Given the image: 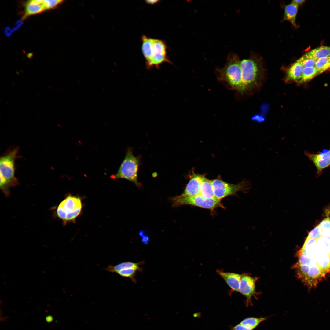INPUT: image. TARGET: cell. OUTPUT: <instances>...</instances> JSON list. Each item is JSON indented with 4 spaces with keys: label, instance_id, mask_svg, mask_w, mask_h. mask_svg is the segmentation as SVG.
<instances>
[{
    "label": "cell",
    "instance_id": "1",
    "mask_svg": "<svg viewBox=\"0 0 330 330\" xmlns=\"http://www.w3.org/2000/svg\"><path fill=\"white\" fill-rule=\"evenodd\" d=\"M215 73L218 80L224 83L228 88L240 93L245 91L240 61L236 54L230 52L224 66L222 68H216Z\"/></svg>",
    "mask_w": 330,
    "mask_h": 330
},
{
    "label": "cell",
    "instance_id": "2",
    "mask_svg": "<svg viewBox=\"0 0 330 330\" xmlns=\"http://www.w3.org/2000/svg\"><path fill=\"white\" fill-rule=\"evenodd\" d=\"M16 147L2 156L0 159V187L6 196L10 194L9 188L19 184L15 176V161L19 152Z\"/></svg>",
    "mask_w": 330,
    "mask_h": 330
},
{
    "label": "cell",
    "instance_id": "3",
    "mask_svg": "<svg viewBox=\"0 0 330 330\" xmlns=\"http://www.w3.org/2000/svg\"><path fill=\"white\" fill-rule=\"evenodd\" d=\"M139 166L138 159L134 155L132 149L129 148L117 172L113 176V178L126 179L139 186L140 184L138 180Z\"/></svg>",
    "mask_w": 330,
    "mask_h": 330
},
{
    "label": "cell",
    "instance_id": "4",
    "mask_svg": "<svg viewBox=\"0 0 330 330\" xmlns=\"http://www.w3.org/2000/svg\"><path fill=\"white\" fill-rule=\"evenodd\" d=\"M82 205L79 197L68 196L58 205L56 209V215L64 223L75 220L81 213Z\"/></svg>",
    "mask_w": 330,
    "mask_h": 330
},
{
    "label": "cell",
    "instance_id": "5",
    "mask_svg": "<svg viewBox=\"0 0 330 330\" xmlns=\"http://www.w3.org/2000/svg\"><path fill=\"white\" fill-rule=\"evenodd\" d=\"M211 180L215 197L220 200L227 196L235 195L239 191L245 192L250 186L247 181H242L237 184L227 183L222 180L220 176Z\"/></svg>",
    "mask_w": 330,
    "mask_h": 330
},
{
    "label": "cell",
    "instance_id": "6",
    "mask_svg": "<svg viewBox=\"0 0 330 330\" xmlns=\"http://www.w3.org/2000/svg\"><path fill=\"white\" fill-rule=\"evenodd\" d=\"M174 207L180 205H189L198 207L200 208L213 210L215 208L221 207L224 208L220 200L216 198L207 199L200 194L189 197L180 198L177 196L172 199Z\"/></svg>",
    "mask_w": 330,
    "mask_h": 330
},
{
    "label": "cell",
    "instance_id": "7",
    "mask_svg": "<svg viewBox=\"0 0 330 330\" xmlns=\"http://www.w3.org/2000/svg\"><path fill=\"white\" fill-rule=\"evenodd\" d=\"M242 78L245 91L258 84L260 70L257 63L251 59H243L240 61Z\"/></svg>",
    "mask_w": 330,
    "mask_h": 330
},
{
    "label": "cell",
    "instance_id": "8",
    "mask_svg": "<svg viewBox=\"0 0 330 330\" xmlns=\"http://www.w3.org/2000/svg\"><path fill=\"white\" fill-rule=\"evenodd\" d=\"M239 292L246 298L247 306L251 305V298L255 293V279L247 275H242Z\"/></svg>",
    "mask_w": 330,
    "mask_h": 330
},
{
    "label": "cell",
    "instance_id": "9",
    "mask_svg": "<svg viewBox=\"0 0 330 330\" xmlns=\"http://www.w3.org/2000/svg\"><path fill=\"white\" fill-rule=\"evenodd\" d=\"M305 154L315 166L318 176L322 173L323 170L330 166V159L327 152L312 153L306 151Z\"/></svg>",
    "mask_w": 330,
    "mask_h": 330
},
{
    "label": "cell",
    "instance_id": "10",
    "mask_svg": "<svg viewBox=\"0 0 330 330\" xmlns=\"http://www.w3.org/2000/svg\"><path fill=\"white\" fill-rule=\"evenodd\" d=\"M192 174L183 193L181 195L176 196L178 198H185L200 194V185L204 175L196 174L193 172Z\"/></svg>",
    "mask_w": 330,
    "mask_h": 330
},
{
    "label": "cell",
    "instance_id": "11",
    "mask_svg": "<svg viewBox=\"0 0 330 330\" xmlns=\"http://www.w3.org/2000/svg\"><path fill=\"white\" fill-rule=\"evenodd\" d=\"M216 272L231 288V292H239L242 275L233 273L225 272L219 270H217Z\"/></svg>",
    "mask_w": 330,
    "mask_h": 330
},
{
    "label": "cell",
    "instance_id": "12",
    "mask_svg": "<svg viewBox=\"0 0 330 330\" xmlns=\"http://www.w3.org/2000/svg\"><path fill=\"white\" fill-rule=\"evenodd\" d=\"M303 68L302 63L298 60L294 63L287 71L286 82L297 83L301 78Z\"/></svg>",
    "mask_w": 330,
    "mask_h": 330
},
{
    "label": "cell",
    "instance_id": "13",
    "mask_svg": "<svg viewBox=\"0 0 330 330\" xmlns=\"http://www.w3.org/2000/svg\"><path fill=\"white\" fill-rule=\"evenodd\" d=\"M45 10L43 4L36 3L32 0L28 1L25 4V13L21 20H24L31 15L40 14Z\"/></svg>",
    "mask_w": 330,
    "mask_h": 330
},
{
    "label": "cell",
    "instance_id": "14",
    "mask_svg": "<svg viewBox=\"0 0 330 330\" xmlns=\"http://www.w3.org/2000/svg\"><path fill=\"white\" fill-rule=\"evenodd\" d=\"M141 39L142 52L146 61H147L149 60L153 55L154 38L143 35L141 37Z\"/></svg>",
    "mask_w": 330,
    "mask_h": 330
},
{
    "label": "cell",
    "instance_id": "15",
    "mask_svg": "<svg viewBox=\"0 0 330 330\" xmlns=\"http://www.w3.org/2000/svg\"><path fill=\"white\" fill-rule=\"evenodd\" d=\"M330 55V47L323 46L308 51L303 56L317 60L322 58L328 57Z\"/></svg>",
    "mask_w": 330,
    "mask_h": 330
},
{
    "label": "cell",
    "instance_id": "16",
    "mask_svg": "<svg viewBox=\"0 0 330 330\" xmlns=\"http://www.w3.org/2000/svg\"><path fill=\"white\" fill-rule=\"evenodd\" d=\"M316 262L318 266L325 273L330 271V254L318 250Z\"/></svg>",
    "mask_w": 330,
    "mask_h": 330
},
{
    "label": "cell",
    "instance_id": "17",
    "mask_svg": "<svg viewBox=\"0 0 330 330\" xmlns=\"http://www.w3.org/2000/svg\"><path fill=\"white\" fill-rule=\"evenodd\" d=\"M141 264L140 262L134 263L130 262H124L115 265H110L105 270L111 273H117L120 270L127 268H133L136 269L138 271L141 270V268L140 267V265Z\"/></svg>",
    "mask_w": 330,
    "mask_h": 330
},
{
    "label": "cell",
    "instance_id": "18",
    "mask_svg": "<svg viewBox=\"0 0 330 330\" xmlns=\"http://www.w3.org/2000/svg\"><path fill=\"white\" fill-rule=\"evenodd\" d=\"M200 194L207 199L216 198L214 194L211 180L207 179L204 175L200 185Z\"/></svg>",
    "mask_w": 330,
    "mask_h": 330
},
{
    "label": "cell",
    "instance_id": "19",
    "mask_svg": "<svg viewBox=\"0 0 330 330\" xmlns=\"http://www.w3.org/2000/svg\"><path fill=\"white\" fill-rule=\"evenodd\" d=\"M298 6L292 3L287 5L285 8L284 19L289 21L295 27H296L295 20Z\"/></svg>",
    "mask_w": 330,
    "mask_h": 330
},
{
    "label": "cell",
    "instance_id": "20",
    "mask_svg": "<svg viewBox=\"0 0 330 330\" xmlns=\"http://www.w3.org/2000/svg\"><path fill=\"white\" fill-rule=\"evenodd\" d=\"M319 74L315 67L303 68L301 78L297 83H301L307 82Z\"/></svg>",
    "mask_w": 330,
    "mask_h": 330
},
{
    "label": "cell",
    "instance_id": "21",
    "mask_svg": "<svg viewBox=\"0 0 330 330\" xmlns=\"http://www.w3.org/2000/svg\"><path fill=\"white\" fill-rule=\"evenodd\" d=\"M315 67L319 74L321 73L330 68V58L329 57L317 60Z\"/></svg>",
    "mask_w": 330,
    "mask_h": 330
},
{
    "label": "cell",
    "instance_id": "22",
    "mask_svg": "<svg viewBox=\"0 0 330 330\" xmlns=\"http://www.w3.org/2000/svg\"><path fill=\"white\" fill-rule=\"evenodd\" d=\"M316 239L318 250L321 252L330 254V241L325 239L321 234Z\"/></svg>",
    "mask_w": 330,
    "mask_h": 330
},
{
    "label": "cell",
    "instance_id": "23",
    "mask_svg": "<svg viewBox=\"0 0 330 330\" xmlns=\"http://www.w3.org/2000/svg\"><path fill=\"white\" fill-rule=\"evenodd\" d=\"M266 317H248L244 319L239 323L251 327L255 329L260 323L266 320Z\"/></svg>",
    "mask_w": 330,
    "mask_h": 330
},
{
    "label": "cell",
    "instance_id": "24",
    "mask_svg": "<svg viewBox=\"0 0 330 330\" xmlns=\"http://www.w3.org/2000/svg\"><path fill=\"white\" fill-rule=\"evenodd\" d=\"M137 271L138 270L134 268H127L120 270L116 273L121 277L129 278L135 282L136 281L135 277Z\"/></svg>",
    "mask_w": 330,
    "mask_h": 330
},
{
    "label": "cell",
    "instance_id": "25",
    "mask_svg": "<svg viewBox=\"0 0 330 330\" xmlns=\"http://www.w3.org/2000/svg\"><path fill=\"white\" fill-rule=\"evenodd\" d=\"M64 1L62 0H43V5L46 10H50L56 8Z\"/></svg>",
    "mask_w": 330,
    "mask_h": 330
},
{
    "label": "cell",
    "instance_id": "26",
    "mask_svg": "<svg viewBox=\"0 0 330 330\" xmlns=\"http://www.w3.org/2000/svg\"><path fill=\"white\" fill-rule=\"evenodd\" d=\"M302 64L304 68L315 67L317 60L307 58L303 56L298 60Z\"/></svg>",
    "mask_w": 330,
    "mask_h": 330
},
{
    "label": "cell",
    "instance_id": "27",
    "mask_svg": "<svg viewBox=\"0 0 330 330\" xmlns=\"http://www.w3.org/2000/svg\"><path fill=\"white\" fill-rule=\"evenodd\" d=\"M321 232L322 229L318 225L309 233L307 237L312 238H317L321 235Z\"/></svg>",
    "mask_w": 330,
    "mask_h": 330
},
{
    "label": "cell",
    "instance_id": "28",
    "mask_svg": "<svg viewBox=\"0 0 330 330\" xmlns=\"http://www.w3.org/2000/svg\"><path fill=\"white\" fill-rule=\"evenodd\" d=\"M318 225L322 229H330V218L328 217L325 218Z\"/></svg>",
    "mask_w": 330,
    "mask_h": 330
},
{
    "label": "cell",
    "instance_id": "29",
    "mask_svg": "<svg viewBox=\"0 0 330 330\" xmlns=\"http://www.w3.org/2000/svg\"><path fill=\"white\" fill-rule=\"evenodd\" d=\"M254 329L253 328L241 324L240 323L232 327L230 330H253Z\"/></svg>",
    "mask_w": 330,
    "mask_h": 330
},
{
    "label": "cell",
    "instance_id": "30",
    "mask_svg": "<svg viewBox=\"0 0 330 330\" xmlns=\"http://www.w3.org/2000/svg\"><path fill=\"white\" fill-rule=\"evenodd\" d=\"M321 235L325 239L330 241V229H322Z\"/></svg>",
    "mask_w": 330,
    "mask_h": 330
},
{
    "label": "cell",
    "instance_id": "31",
    "mask_svg": "<svg viewBox=\"0 0 330 330\" xmlns=\"http://www.w3.org/2000/svg\"><path fill=\"white\" fill-rule=\"evenodd\" d=\"M13 32V30L11 29L9 27L7 26L5 27L4 29V33L6 36H10Z\"/></svg>",
    "mask_w": 330,
    "mask_h": 330
},
{
    "label": "cell",
    "instance_id": "32",
    "mask_svg": "<svg viewBox=\"0 0 330 330\" xmlns=\"http://www.w3.org/2000/svg\"><path fill=\"white\" fill-rule=\"evenodd\" d=\"M23 22L22 20H18L15 23L14 27L13 29V31L18 30L23 24Z\"/></svg>",
    "mask_w": 330,
    "mask_h": 330
},
{
    "label": "cell",
    "instance_id": "33",
    "mask_svg": "<svg viewBox=\"0 0 330 330\" xmlns=\"http://www.w3.org/2000/svg\"><path fill=\"white\" fill-rule=\"evenodd\" d=\"M141 240L144 244H147L149 241V237L147 236L144 235L142 237Z\"/></svg>",
    "mask_w": 330,
    "mask_h": 330
},
{
    "label": "cell",
    "instance_id": "34",
    "mask_svg": "<svg viewBox=\"0 0 330 330\" xmlns=\"http://www.w3.org/2000/svg\"><path fill=\"white\" fill-rule=\"evenodd\" d=\"M252 119L258 122H262L264 120V119L263 118L257 116L254 117Z\"/></svg>",
    "mask_w": 330,
    "mask_h": 330
},
{
    "label": "cell",
    "instance_id": "35",
    "mask_svg": "<svg viewBox=\"0 0 330 330\" xmlns=\"http://www.w3.org/2000/svg\"><path fill=\"white\" fill-rule=\"evenodd\" d=\"M305 1L304 0H294L292 3L298 6L302 4Z\"/></svg>",
    "mask_w": 330,
    "mask_h": 330
},
{
    "label": "cell",
    "instance_id": "36",
    "mask_svg": "<svg viewBox=\"0 0 330 330\" xmlns=\"http://www.w3.org/2000/svg\"><path fill=\"white\" fill-rule=\"evenodd\" d=\"M146 3L150 4H155L159 1L157 0H147L145 1Z\"/></svg>",
    "mask_w": 330,
    "mask_h": 330
},
{
    "label": "cell",
    "instance_id": "37",
    "mask_svg": "<svg viewBox=\"0 0 330 330\" xmlns=\"http://www.w3.org/2000/svg\"><path fill=\"white\" fill-rule=\"evenodd\" d=\"M139 236L142 237L143 235H144V231L143 230L140 231L139 232Z\"/></svg>",
    "mask_w": 330,
    "mask_h": 330
},
{
    "label": "cell",
    "instance_id": "38",
    "mask_svg": "<svg viewBox=\"0 0 330 330\" xmlns=\"http://www.w3.org/2000/svg\"><path fill=\"white\" fill-rule=\"evenodd\" d=\"M327 152L330 159V149L328 150Z\"/></svg>",
    "mask_w": 330,
    "mask_h": 330
},
{
    "label": "cell",
    "instance_id": "39",
    "mask_svg": "<svg viewBox=\"0 0 330 330\" xmlns=\"http://www.w3.org/2000/svg\"><path fill=\"white\" fill-rule=\"evenodd\" d=\"M329 57L330 58V55H329Z\"/></svg>",
    "mask_w": 330,
    "mask_h": 330
}]
</instances>
